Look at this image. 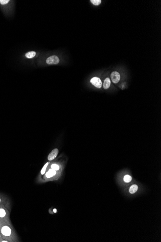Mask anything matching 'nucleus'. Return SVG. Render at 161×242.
Segmentation results:
<instances>
[{"mask_svg":"<svg viewBox=\"0 0 161 242\" xmlns=\"http://www.w3.org/2000/svg\"><path fill=\"white\" fill-rule=\"evenodd\" d=\"M0 233L3 239L9 242H19L18 236L12 224L0 219Z\"/></svg>","mask_w":161,"mask_h":242,"instance_id":"obj_1","label":"nucleus"},{"mask_svg":"<svg viewBox=\"0 0 161 242\" xmlns=\"http://www.w3.org/2000/svg\"><path fill=\"white\" fill-rule=\"evenodd\" d=\"M10 211L7 207L4 206H0V219L12 224L10 219Z\"/></svg>","mask_w":161,"mask_h":242,"instance_id":"obj_2","label":"nucleus"},{"mask_svg":"<svg viewBox=\"0 0 161 242\" xmlns=\"http://www.w3.org/2000/svg\"><path fill=\"white\" fill-rule=\"evenodd\" d=\"M0 206H4L10 211L11 210L10 203L9 200L2 195H0Z\"/></svg>","mask_w":161,"mask_h":242,"instance_id":"obj_3","label":"nucleus"},{"mask_svg":"<svg viewBox=\"0 0 161 242\" xmlns=\"http://www.w3.org/2000/svg\"><path fill=\"white\" fill-rule=\"evenodd\" d=\"M46 63L49 65L57 64L59 62V59L57 56H52L48 58L46 61Z\"/></svg>","mask_w":161,"mask_h":242,"instance_id":"obj_4","label":"nucleus"},{"mask_svg":"<svg viewBox=\"0 0 161 242\" xmlns=\"http://www.w3.org/2000/svg\"><path fill=\"white\" fill-rule=\"evenodd\" d=\"M90 82L97 88H101L102 86L101 80L98 77H94L92 78L90 80Z\"/></svg>","mask_w":161,"mask_h":242,"instance_id":"obj_5","label":"nucleus"},{"mask_svg":"<svg viewBox=\"0 0 161 242\" xmlns=\"http://www.w3.org/2000/svg\"><path fill=\"white\" fill-rule=\"evenodd\" d=\"M111 77L112 79V81L114 83H118L120 80V74L117 72H113L111 73Z\"/></svg>","mask_w":161,"mask_h":242,"instance_id":"obj_6","label":"nucleus"},{"mask_svg":"<svg viewBox=\"0 0 161 242\" xmlns=\"http://www.w3.org/2000/svg\"><path fill=\"white\" fill-rule=\"evenodd\" d=\"M58 153H59V150L58 148H55L53 149L48 156V160L50 161L54 159L57 157Z\"/></svg>","mask_w":161,"mask_h":242,"instance_id":"obj_7","label":"nucleus"},{"mask_svg":"<svg viewBox=\"0 0 161 242\" xmlns=\"http://www.w3.org/2000/svg\"><path fill=\"white\" fill-rule=\"evenodd\" d=\"M56 173H57V171L51 168L48 171V172H46L45 176L47 179H50L51 177L55 176L56 175Z\"/></svg>","mask_w":161,"mask_h":242,"instance_id":"obj_8","label":"nucleus"},{"mask_svg":"<svg viewBox=\"0 0 161 242\" xmlns=\"http://www.w3.org/2000/svg\"><path fill=\"white\" fill-rule=\"evenodd\" d=\"M111 86V80L109 78H106L103 83V87L104 89H108Z\"/></svg>","mask_w":161,"mask_h":242,"instance_id":"obj_9","label":"nucleus"},{"mask_svg":"<svg viewBox=\"0 0 161 242\" xmlns=\"http://www.w3.org/2000/svg\"><path fill=\"white\" fill-rule=\"evenodd\" d=\"M138 190V186L136 185H132L129 189V192L131 194L135 193Z\"/></svg>","mask_w":161,"mask_h":242,"instance_id":"obj_10","label":"nucleus"},{"mask_svg":"<svg viewBox=\"0 0 161 242\" xmlns=\"http://www.w3.org/2000/svg\"><path fill=\"white\" fill-rule=\"evenodd\" d=\"M36 55V52L34 51H30L27 53L25 55V56L29 59H31L35 57Z\"/></svg>","mask_w":161,"mask_h":242,"instance_id":"obj_11","label":"nucleus"},{"mask_svg":"<svg viewBox=\"0 0 161 242\" xmlns=\"http://www.w3.org/2000/svg\"><path fill=\"white\" fill-rule=\"evenodd\" d=\"M124 181L126 183H129L132 180V177L129 175H125L124 177Z\"/></svg>","mask_w":161,"mask_h":242,"instance_id":"obj_12","label":"nucleus"},{"mask_svg":"<svg viewBox=\"0 0 161 242\" xmlns=\"http://www.w3.org/2000/svg\"><path fill=\"white\" fill-rule=\"evenodd\" d=\"M48 164H49V162H47V163H46V164H45V165L44 166V167H43L41 171V174H42V175H44V174L45 173L46 169L47 167V166L48 165Z\"/></svg>","mask_w":161,"mask_h":242,"instance_id":"obj_13","label":"nucleus"},{"mask_svg":"<svg viewBox=\"0 0 161 242\" xmlns=\"http://www.w3.org/2000/svg\"><path fill=\"white\" fill-rule=\"evenodd\" d=\"M90 1L95 5H99L101 3V0H91Z\"/></svg>","mask_w":161,"mask_h":242,"instance_id":"obj_14","label":"nucleus"},{"mask_svg":"<svg viewBox=\"0 0 161 242\" xmlns=\"http://www.w3.org/2000/svg\"><path fill=\"white\" fill-rule=\"evenodd\" d=\"M51 169H52L56 171H57L59 169V166L57 164H52L51 166Z\"/></svg>","mask_w":161,"mask_h":242,"instance_id":"obj_15","label":"nucleus"},{"mask_svg":"<svg viewBox=\"0 0 161 242\" xmlns=\"http://www.w3.org/2000/svg\"><path fill=\"white\" fill-rule=\"evenodd\" d=\"M9 1V0H0V3L2 5H5L8 3Z\"/></svg>","mask_w":161,"mask_h":242,"instance_id":"obj_16","label":"nucleus"},{"mask_svg":"<svg viewBox=\"0 0 161 242\" xmlns=\"http://www.w3.org/2000/svg\"><path fill=\"white\" fill-rule=\"evenodd\" d=\"M3 240V238H2L1 236V234L0 233V242H1V241Z\"/></svg>","mask_w":161,"mask_h":242,"instance_id":"obj_17","label":"nucleus"},{"mask_svg":"<svg viewBox=\"0 0 161 242\" xmlns=\"http://www.w3.org/2000/svg\"><path fill=\"white\" fill-rule=\"evenodd\" d=\"M54 212H57L56 209H54Z\"/></svg>","mask_w":161,"mask_h":242,"instance_id":"obj_18","label":"nucleus"}]
</instances>
